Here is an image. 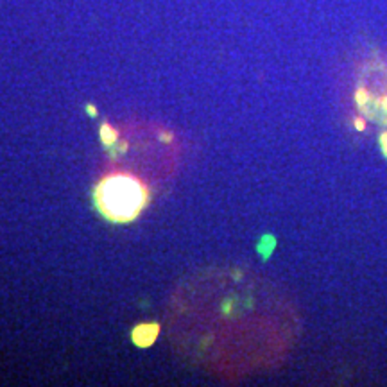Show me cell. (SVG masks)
<instances>
[{
    "label": "cell",
    "instance_id": "1",
    "mask_svg": "<svg viewBox=\"0 0 387 387\" xmlns=\"http://www.w3.org/2000/svg\"><path fill=\"white\" fill-rule=\"evenodd\" d=\"M95 203L111 223H129L149 203V190L128 174H111L97 185Z\"/></svg>",
    "mask_w": 387,
    "mask_h": 387
},
{
    "label": "cell",
    "instance_id": "2",
    "mask_svg": "<svg viewBox=\"0 0 387 387\" xmlns=\"http://www.w3.org/2000/svg\"><path fill=\"white\" fill-rule=\"evenodd\" d=\"M158 324H140V326L134 328L133 341L138 346H149L158 335Z\"/></svg>",
    "mask_w": 387,
    "mask_h": 387
},
{
    "label": "cell",
    "instance_id": "3",
    "mask_svg": "<svg viewBox=\"0 0 387 387\" xmlns=\"http://www.w3.org/2000/svg\"><path fill=\"white\" fill-rule=\"evenodd\" d=\"M380 142H382L384 154H386V156H387V134H382V138H380Z\"/></svg>",
    "mask_w": 387,
    "mask_h": 387
}]
</instances>
